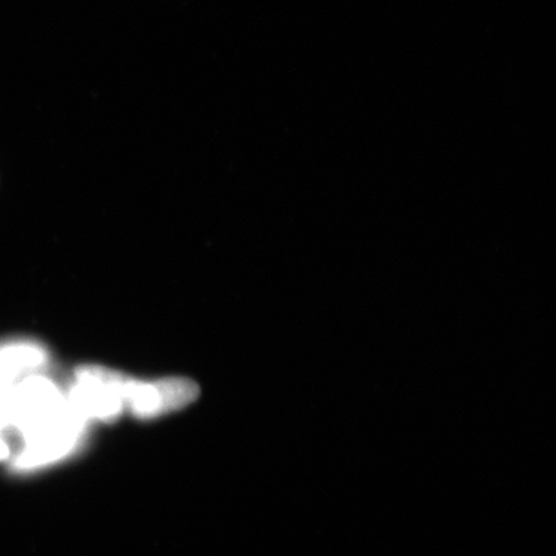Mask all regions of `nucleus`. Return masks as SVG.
Wrapping results in <instances>:
<instances>
[{
	"mask_svg": "<svg viewBox=\"0 0 556 556\" xmlns=\"http://www.w3.org/2000/svg\"><path fill=\"white\" fill-rule=\"evenodd\" d=\"M199 393L197 382L178 377L146 381L127 375L122 386L124 409L141 419L178 412L197 400Z\"/></svg>",
	"mask_w": 556,
	"mask_h": 556,
	"instance_id": "nucleus-2",
	"label": "nucleus"
},
{
	"mask_svg": "<svg viewBox=\"0 0 556 556\" xmlns=\"http://www.w3.org/2000/svg\"><path fill=\"white\" fill-rule=\"evenodd\" d=\"M47 363V352L37 343L20 340L0 345V392L15 387L33 374L40 372Z\"/></svg>",
	"mask_w": 556,
	"mask_h": 556,
	"instance_id": "nucleus-3",
	"label": "nucleus"
},
{
	"mask_svg": "<svg viewBox=\"0 0 556 556\" xmlns=\"http://www.w3.org/2000/svg\"><path fill=\"white\" fill-rule=\"evenodd\" d=\"M11 432L9 428L0 422V462L5 460L11 454L9 441H7V433Z\"/></svg>",
	"mask_w": 556,
	"mask_h": 556,
	"instance_id": "nucleus-4",
	"label": "nucleus"
},
{
	"mask_svg": "<svg viewBox=\"0 0 556 556\" xmlns=\"http://www.w3.org/2000/svg\"><path fill=\"white\" fill-rule=\"evenodd\" d=\"M125 377L127 375L106 366H80L66 393L67 401L86 421H113L125 412L122 400Z\"/></svg>",
	"mask_w": 556,
	"mask_h": 556,
	"instance_id": "nucleus-1",
	"label": "nucleus"
}]
</instances>
